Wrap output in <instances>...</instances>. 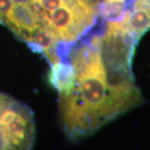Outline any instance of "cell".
<instances>
[{"mask_svg":"<svg viewBox=\"0 0 150 150\" xmlns=\"http://www.w3.org/2000/svg\"><path fill=\"white\" fill-rule=\"evenodd\" d=\"M8 98V95H6L4 93H0V110H1V108L3 107V105L4 104V103L7 100V98Z\"/></svg>","mask_w":150,"mask_h":150,"instance_id":"5","label":"cell"},{"mask_svg":"<svg viewBox=\"0 0 150 150\" xmlns=\"http://www.w3.org/2000/svg\"><path fill=\"white\" fill-rule=\"evenodd\" d=\"M124 26L142 35L150 28V8H136L127 16Z\"/></svg>","mask_w":150,"mask_h":150,"instance_id":"4","label":"cell"},{"mask_svg":"<svg viewBox=\"0 0 150 150\" xmlns=\"http://www.w3.org/2000/svg\"><path fill=\"white\" fill-rule=\"evenodd\" d=\"M102 41L96 34L88 44L69 54L75 84L69 93L59 95L65 130L73 139L96 130L138 98L134 88L110 85L101 54Z\"/></svg>","mask_w":150,"mask_h":150,"instance_id":"1","label":"cell"},{"mask_svg":"<svg viewBox=\"0 0 150 150\" xmlns=\"http://www.w3.org/2000/svg\"><path fill=\"white\" fill-rule=\"evenodd\" d=\"M34 136L30 108L8 96L0 110V149H31Z\"/></svg>","mask_w":150,"mask_h":150,"instance_id":"2","label":"cell"},{"mask_svg":"<svg viewBox=\"0 0 150 150\" xmlns=\"http://www.w3.org/2000/svg\"><path fill=\"white\" fill-rule=\"evenodd\" d=\"M48 80L59 94L69 93L73 89L76 80L75 71L72 64L68 61H60L51 64Z\"/></svg>","mask_w":150,"mask_h":150,"instance_id":"3","label":"cell"}]
</instances>
